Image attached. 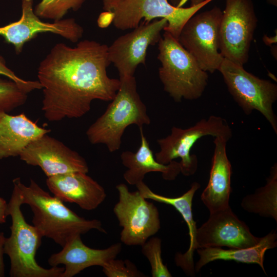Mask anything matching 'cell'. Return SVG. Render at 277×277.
Here are the masks:
<instances>
[{
	"instance_id": "1",
	"label": "cell",
	"mask_w": 277,
	"mask_h": 277,
	"mask_svg": "<svg viewBox=\"0 0 277 277\" xmlns=\"http://www.w3.org/2000/svg\"><path fill=\"white\" fill-rule=\"evenodd\" d=\"M108 46L85 39L74 47L55 45L41 62L38 81L43 92L42 110L50 122L79 118L93 101L110 102L120 88V79L110 78Z\"/></svg>"
},
{
	"instance_id": "2",
	"label": "cell",
	"mask_w": 277,
	"mask_h": 277,
	"mask_svg": "<svg viewBox=\"0 0 277 277\" xmlns=\"http://www.w3.org/2000/svg\"><path fill=\"white\" fill-rule=\"evenodd\" d=\"M12 182L18 190L22 204L31 208L33 226L43 237L51 239L63 247L76 234H84L92 229L106 233L100 220L80 216L33 180L30 179L28 186L24 184L19 177L13 179Z\"/></svg>"
},
{
	"instance_id": "3",
	"label": "cell",
	"mask_w": 277,
	"mask_h": 277,
	"mask_svg": "<svg viewBox=\"0 0 277 277\" xmlns=\"http://www.w3.org/2000/svg\"><path fill=\"white\" fill-rule=\"evenodd\" d=\"M120 80L121 85L115 96L86 133L92 144H104L110 152L119 150L129 126L136 125L140 128L151 123L147 107L137 92L135 77Z\"/></svg>"
},
{
	"instance_id": "4",
	"label": "cell",
	"mask_w": 277,
	"mask_h": 277,
	"mask_svg": "<svg viewBox=\"0 0 277 277\" xmlns=\"http://www.w3.org/2000/svg\"><path fill=\"white\" fill-rule=\"evenodd\" d=\"M158 49L159 76L164 91L176 102L200 98L208 84L207 72L168 31L159 41Z\"/></svg>"
},
{
	"instance_id": "5",
	"label": "cell",
	"mask_w": 277,
	"mask_h": 277,
	"mask_svg": "<svg viewBox=\"0 0 277 277\" xmlns=\"http://www.w3.org/2000/svg\"><path fill=\"white\" fill-rule=\"evenodd\" d=\"M23 205L20 194L13 185L8 203V215L12 219L11 234L6 238L4 252L9 258L11 277H61L64 268L58 266L45 268L35 260L42 235L35 226L26 221L21 211Z\"/></svg>"
},
{
	"instance_id": "6",
	"label": "cell",
	"mask_w": 277,
	"mask_h": 277,
	"mask_svg": "<svg viewBox=\"0 0 277 277\" xmlns=\"http://www.w3.org/2000/svg\"><path fill=\"white\" fill-rule=\"evenodd\" d=\"M213 0H206L187 8L177 7L168 0H103V8L110 13L112 23L118 29L125 30L137 27L142 20L150 22L165 18L167 26L164 31L178 40L185 23L201 9Z\"/></svg>"
},
{
	"instance_id": "7",
	"label": "cell",
	"mask_w": 277,
	"mask_h": 277,
	"mask_svg": "<svg viewBox=\"0 0 277 277\" xmlns=\"http://www.w3.org/2000/svg\"><path fill=\"white\" fill-rule=\"evenodd\" d=\"M218 71L228 91L244 113H261L277 134V118L273 105L277 100V86L246 71L241 66L224 58Z\"/></svg>"
},
{
	"instance_id": "8",
	"label": "cell",
	"mask_w": 277,
	"mask_h": 277,
	"mask_svg": "<svg viewBox=\"0 0 277 277\" xmlns=\"http://www.w3.org/2000/svg\"><path fill=\"white\" fill-rule=\"evenodd\" d=\"M232 134V130L225 119L211 115L186 129L173 127L169 135L157 140L160 149L154 157L163 164H168L180 158L181 173L185 176H190L195 173L198 165L197 156L190 153L195 143L207 135L222 136L229 140Z\"/></svg>"
},
{
	"instance_id": "9",
	"label": "cell",
	"mask_w": 277,
	"mask_h": 277,
	"mask_svg": "<svg viewBox=\"0 0 277 277\" xmlns=\"http://www.w3.org/2000/svg\"><path fill=\"white\" fill-rule=\"evenodd\" d=\"M118 201L113 212L122 227L120 240L128 246H141L161 228L160 214L139 191H130L124 183L116 186Z\"/></svg>"
},
{
	"instance_id": "10",
	"label": "cell",
	"mask_w": 277,
	"mask_h": 277,
	"mask_svg": "<svg viewBox=\"0 0 277 277\" xmlns=\"http://www.w3.org/2000/svg\"><path fill=\"white\" fill-rule=\"evenodd\" d=\"M223 11L216 6L192 16L184 25L178 41L202 70L213 73L224 57L220 52V28Z\"/></svg>"
},
{
	"instance_id": "11",
	"label": "cell",
	"mask_w": 277,
	"mask_h": 277,
	"mask_svg": "<svg viewBox=\"0 0 277 277\" xmlns=\"http://www.w3.org/2000/svg\"><path fill=\"white\" fill-rule=\"evenodd\" d=\"M257 22L251 0H225L220 28L224 58L241 66L247 62Z\"/></svg>"
},
{
	"instance_id": "12",
	"label": "cell",
	"mask_w": 277,
	"mask_h": 277,
	"mask_svg": "<svg viewBox=\"0 0 277 277\" xmlns=\"http://www.w3.org/2000/svg\"><path fill=\"white\" fill-rule=\"evenodd\" d=\"M165 18L141 23L134 30L116 38L108 46L109 60L117 69L120 79L134 76L137 66L146 64L148 47L158 43L167 26Z\"/></svg>"
},
{
	"instance_id": "13",
	"label": "cell",
	"mask_w": 277,
	"mask_h": 277,
	"mask_svg": "<svg viewBox=\"0 0 277 277\" xmlns=\"http://www.w3.org/2000/svg\"><path fill=\"white\" fill-rule=\"evenodd\" d=\"M22 15L19 20L0 27V36L13 46L17 54L22 52L27 42L38 33L50 32L60 35L73 43L83 36V28L73 18L61 19L53 23L44 22L36 15L33 0H21Z\"/></svg>"
},
{
	"instance_id": "14",
	"label": "cell",
	"mask_w": 277,
	"mask_h": 277,
	"mask_svg": "<svg viewBox=\"0 0 277 277\" xmlns=\"http://www.w3.org/2000/svg\"><path fill=\"white\" fill-rule=\"evenodd\" d=\"M261 240L233 212L230 207L210 213L207 221L197 228L196 249L227 247L245 248L257 245Z\"/></svg>"
},
{
	"instance_id": "15",
	"label": "cell",
	"mask_w": 277,
	"mask_h": 277,
	"mask_svg": "<svg viewBox=\"0 0 277 277\" xmlns=\"http://www.w3.org/2000/svg\"><path fill=\"white\" fill-rule=\"evenodd\" d=\"M19 156L28 165L39 167L47 177L89 171L83 156L48 134L31 142Z\"/></svg>"
},
{
	"instance_id": "16",
	"label": "cell",
	"mask_w": 277,
	"mask_h": 277,
	"mask_svg": "<svg viewBox=\"0 0 277 277\" xmlns=\"http://www.w3.org/2000/svg\"><path fill=\"white\" fill-rule=\"evenodd\" d=\"M81 235L76 234L72 236L62 247L61 251L52 254L48 260L51 267L65 265L61 277H73L93 266L103 267L115 259L122 250L120 243L103 249L90 248L83 243Z\"/></svg>"
},
{
	"instance_id": "17",
	"label": "cell",
	"mask_w": 277,
	"mask_h": 277,
	"mask_svg": "<svg viewBox=\"0 0 277 277\" xmlns=\"http://www.w3.org/2000/svg\"><path fill=\"white\" fill-rule=\"evenodd\" d=\"M46 185L63 202L75 203L82 209H96L106 197L104 188L87 173L81 172L47 177Z\"/></svg>"
},
{
	"instance_id": "18",
	"label": "cell",
	"mask_w": 277,
	"mask_h": 277,
	"mask_svg": "<svg viewBox=\"0 0 277 277\" xmlns=\"http://www.w3.org/2000/svg\"><path fill=\"white\" fill-rule=\"evenodd\" d=\"M210 176L201 199L210 213L230 206L232 167L228 158L226 144L229 141L222 136L215 137Z\"/></svg>"
},
{
	"instance_id": "19",
	"label": "cell",
	"mask_w": 277,
	"mask_h": 277,
	"mask_svg": "<svg viewBox=\"0 0 277 277\" xmlns=\"http://www.w3.org/2000/svg\"><path fill=\"white\" fill-rule=\"evenodd\" d=\"M49 132L24 113L11 115L0 110V160L19 156L31 142Z\"/></svg>"
},
{
	"instance_id": "20",
	"label": "cell",
	"mask_w": 277,
	"mask_h": 277,
	"mask_svg": "<svg viewBox=\"0 0 277 277\" xmlns=\"http://www.w3.org/2000/svg\"><path fill=\"white\" fill-rule=\"evenodd\" d=\"M137 190L146 199L171 205L179 212L186 223L190 238L189 246L184 253H177L175 256L176 265L189 275H194L195 269L193 262L194 252L196 249L195 235L197 230L196 222L193 219L192 205L195 192L200 188L197 182L193 183L190 188L183 195L176 197H169L153 192L143 182L136 185Z\"/></svg>"
},
{
	"instance_id": "21",
	"label": "cell",
	"mask_w": 277,
	"mask_h": 277,
	"mask_svg": "<svg viewBox=\"0 0 277 277\" xmlns=\"http://www.w3.org/2000/svg\"><path fill=\"white\" fill-rule=\"evenodd\" d=\"M141 145L135 152L125 151L121 153L122 164L127 168L124 173L125 180L130 185H136L143 181L145 175L149 172H161L167 181H173L181 173L179 162L174 160L168 164L158 162L145 136L143 127H140Z\"/></svg>"
},
{
	"instance_id": "22",
	"label": "cell",
	"mask_w": 277,
	"mask_h": 277,
	"mask_svg": "<svg viewBox=\"0 0 277 277\" xmlns=\"http://www.w3.org/2000/svg\"><path fill=\"white\" fill-rule=\"evenodd\" d=\"M277 246V233L273 230L261 238L256 245L245 248H229L222 247H207L197 249L200 256L194 266L195 271L199 272L206 264L215 260L234 261L247 264L259 265L265 273L264 266L265 252Z\"/></svg>"
},
{
	"instance_id": "23",
	"label": "cell",
	"mask_w": 277,
	"mask_h": 277,
	"mask_svg": "<svg viewBox=\"0 0 277 277\" xmlns=\"http://www.w3.org/2000/svg\"><path fill=\"white\" fill-rule=\"evenodd\" d=\"M243 209L250 213L277 222V164L270 168L265 185L255 192L245 196L241 203Z\"/></svg>"
},
{
	"instance_id": "24",
	"label": "cell",
	"mask_w": 277,
	"mask_h": 277,
	"mask_svg": "<svg viewBox=\"0 0 277 277\" xmlns=\"http://www.w3.org/2000/svg\"><path fill=\"white\" fill-rule=\"evenodd\" d=\"M86 0H41L34 8L39 18L52 19H63L69 10L77 11Z\"/></svg>"
},
{
	"instance_id": "25",
	"label": "cell",
	"mask_w": 277,
	"mask_h": 277,
	"mask_svg": "<svg viewBox=\"0 0 277 277\" xmlns=\"http://www.w3.org/2000/svg\"><path fill=\"white\" fill-rule=\"evenodd\" d=\"M142 252L148 259L151 267L152 277H171L166 265L162 258V241L158 237L148 239L142 245Z\"/></svg>"
},
{
	"instance_id": "26",
	"label": "cell",
	"mask_w": 277,
	"mask_h": 277,
	"mask_svg": "<svg viewBox=\"0 0 277 277\" xmlns=\"http://www.w3.org/2000/svg\"><path fill=\"white\" fill-rule=\"evenodd\" d=\"M28 94L14 81L0 78V110L9 112L24 105Z\"/></svg>"
},
{
	"instance_id": "27",
	"label": "cell",
	"mask_w": 277,
	"mask_h": 277,
	"mask_svg": "<svg viewBox=\"0 0 277 277\" xmlns=\"http://www.w3.org/2000/svg\"><path fill=\"white\" fill-rule=\"evenodd\" d=\"M103 271L107 277H144L145 274L128 259H114L103 267Z\"/></svg>"
},
{
	"instance_id": "28",
	"label": "cell",
	"mask_w": 277,
	"mask_h": 277,
	"mask_svg": "<svg viewBox=\"0 0 277 277\" xmlns=\"http://www.w3.org/2000/svg\"><path fill=\"white\" fill-rule=\"evenodd\" d=\"M0 75L5 76L14 81L28 93L34 90L42 89V86L38 81H26L16 75L7 66L5 59L1 55Z\"/></svg>"
},
{
	"instance_id": "29",
	"label": "cell",
	"mask_w": 277,
	"mask_h": 277,
	"mask_svg": "<svg viewBox=\"0 0 277 277\" xmlns=\"http://www.w3.org/2000/svg\"><path fill=\"white\" fill-rule=\"evenodd\" d=\"M6 238L4 233L0 231V277L5 276V265L4 262V245Z\"/></svg>"
},
{
	"instance_id": "30",
	"label": "cell",
	"mask_w": 277,
	"mask_h": 277,
	"mask_svg": "<svg viewBox=\"0 0 277 277\" xmlns=\"http://www.w3.org/2000/svg\"><path fill=\"white\" fill-rule=\"evenodd\" d=\"M8 216V203L0 196V224L6 223Z\"/></svg>"
},
{
	"instance_id": "31",
	"label": "cell",
	"mask_w": 277,
	"mask_h": 277,
	"mask_svg": "<svg viewBox=\"0 0 277 277\" xmlns=\"http://www.w3.org/2000/svg\"><path fill=\"white\" fill-rule=\"evenodd\" d=\"M188 1H190V6H193L201 4L206 0H181L177 7H182Z\"/></svg>"
},
{
	"instance_id": "32",
	"label": "cell",
	"mask_w": 277,
	"mask_h": 277,
	"mask_svg": "<svg viewBox=\"0 0 277 277\" xmlns=\"http://www.w3.org/2000/svg\"><path fill=\"white\" fill-rule=\"evenodd\" d=\"M263 40L266 45H270L272 43H276V35L272 37H269L264 35Z\"/></svg>"
},
{
	"instance_id": "33",
	"label": "cell",
	"mask_w": 277,
	"mask_h": 277,
	"mask_svg": "<svg viewBox=\"0 0 277 277\" xmlns=\"http://www.w3.org/2000/svg\"><path fill=\"white\" fill-rule=\"evenodd\" d=\"M172 5L177 7L181 0H168Z\"/></svg>"
},
{
	"instance_id": "34",
	"label": "cell",
	"mask_w": 277,
	"mask_h": 277,
	"mask_svg": "<svg viewBox=\"0 0 277 277\" xmlns=\"http://www.w3.org/2000/svg\"><path fill=\"white\" fill-rule=\"evenodd\" d=\"M267 2L273 6H277V0H267Z\"/></svg>"
}]
</instances>
